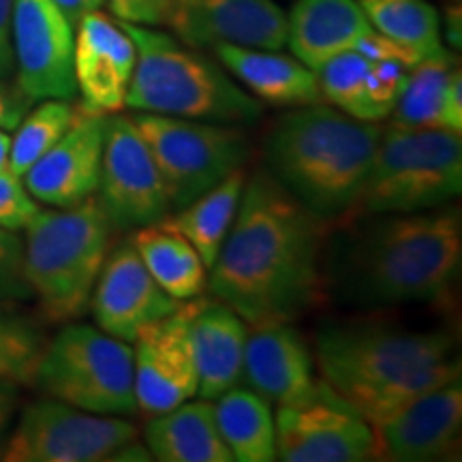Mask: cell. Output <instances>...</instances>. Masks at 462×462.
<instances>
[{"mask_svg":"<svg viewBox=\"0 0 462 462\" xmlns=\"http://www.w3.org/2000/svg\"><path fill=\"white\" fill-rule=\"evenodd\" d=\"M45 343L48 340L32 321L0 309V381L31 385Z\"/></svg>","mask_w":462,"mask_h":462,"instance_id":"32","label":"cell"},{"mask_svg":"<svg viewBox=\"0 0 462 462\" xmlns=\"http://www.w3.org/2000/svg\"><path fill=\"white\" fill-rule=\"evenodd\" d=\"M246 178V167H240V170L231 171L227 178H223L217 187L189 201L187 206L167 212L159 221L161 227L176 231L182 238H187L190 246L199 253L208 270L212 268L225 238H227L231 223L238 212Z\"/></svg>","mask_w":462,"mask_h":462,"instance_id":"26","label":"cell"},{"mask_svg":"<svg viewBox=\"0 0 462 462\" xmlns=\"http://www.w3.org/2000/svg\"><path fill=\"white\" fill-rule=\"evenodd\" d=\"M131 118L157 163L171 210L246 167L251 143L240 126L140 112Z\"/></svg>","mask_w":462,"mask_h":462,"instance_id":"9","label":"cell"},{"mask_svg":"<svg viewBox=\"0 0 462 462\" xmlns=\"http://www.w3.org/2000/svg\"><path fill=\"white\" fill-rule=\"evenodd\" d=\"M106 123V114L78 106V114L65 135L22 176L28 193L39 204L71 208L97 193Z\"/></svg>","mask_w":462,"mask_h":462,"instance_id":"19","label":"cell"},{"mask_svg":"<svg viewBox=\"0 0 462 462\" xmlns=\"http://www.w3.org/2000/svg\"><path fill=\"white\" fill-rule=\"evenodd\" d=\"M39 210L42 208L28 193L20 176H15L9 167L0 170V229H26Z\"/></svg>","mask_w":462,"mask_h":462,"instance_id":"34","label":"cell"},{"mask_svg":"<svg viewBox=\"0 0 462 462\" xmlns=\"http://www.w3.org/2000/svg\"><path fill=\"white\" fill-rule=\"evenodd\" d=\"M374 31L413 51L420 60L446 56L441 17L429 0H357Z\"/></svg>","mask_w":462,"mask_h":462,"instance_id":"29","label":"cell"},{"mask_svg":"<svg viewBox=\"0 0 462 462\" xmlns=\"http://www.w3.org/2000/svg\"><path fill=\"white\" fill-rule=\"evenodd\" d=\"M215 415L225 446L236 462L276 460V429L270 402L246 388H231L217 398Z\"/></svg>","mask_w":462,"mask_h":462,"instance_id":"28","label":"cell"},{"mask_svg":"<svg viewBox=\"0 0 462 462\" xmlns=\"http://www.w3.org/2000/svg\"><path fill=\"white\" fill-rule=\"evenodd\" d=\"M75 28L73 71L82 97L79 106L106 116L123 112L135 69V43L125 26L101 9L84 15Z\"/></svg>","mask_w":462,"mask_h":462,"instance_id":"20","label":"cell"},{"mask_svg":"<svg viewBox=\"0 0 462 462\" xmlns=\"http://www.w3.org/2000/svg\"><path fill=\"white\" fill-rule=\"evenodd\" d=\"M354 51L362 54L364 58H368V60H394L409 69H413L421 62L413 51H409L407 48H402V45L392 42V39L383 37V34L374 31V28L368 34H364L360 43L354 48Z\"/></svg>","mask_w":462,"mask_h":462,"instance_id":"35","label":"cell"},{"mask_svg":"<svg viewBox=\"0 0 462 462\" xmlns=\"http://www.w3.org/2000/svg\"><path fill=\"white\" fill-rule=\"evenodd\" d=\"M462 259L458 208L373 215L326 240V296L360 309L448 302Z\"/></svg>","mask_w":462,"mask_h":462,"instance_id":"2","label":"cell"},{"mask_svg":"<svg viewBox=\"0 0 462 462\" xmlns=\"http://www.w3.org/2000/svg\"><path fill=\"white\" fill-rule=\"evenodd\" d=\"M326 388L374 426L404 404L460 379L454 338L381 321L330 323L315 337Z\"/></svg>","mask_w":462,"mask_h":462,"instance_id":"3","label":"cell"},{"mask_svg":"<svg viewBox=\"0 0 462 462\" xmlns=\"http://www.w3.org/2000/svg\"><path fill=\"white\" fill-rule=\"evenodd\" d=\"M390 116L401 126L462 133V75L452 51L409 69L407 86Z\"/></svg>","mask_w":462,"mask_h":462,"instance_id":"25","label":"cell"},{"mask_svg":"<svg viewBox=\"0 0 462 462\" xmlns=\"http://www.w3.org/2000/svg\"><path fill=\"white\" fill-rule=\"evenodd\" d=\"M180 304L152 279L131 238L114 251L109 248L90 298L97 328L133 343L143 328L171 315Z\"/></svg>","mask_w":462,"mask_h":462,"instance_id":"16","label":"cell"},{"mask_svg":"<svg viewBox=\"0 0 462 462\" xmlns=\"http://www.w3.org/2000/svg\"><path fill=\"white\" fill-rule=\"evenodd\" d=\"M51 3L67 15V20L71 22L75 28L84 15H88L90 11L101 9L103 5H106V0H51Z\"/></svg>","mask_w":462,"mask_h":462,"instance_id":"40","label":"cell"},{"mask_svg":"<svg viewBox=\"0 0 462 462\" xmlns=\"http://www.w3.org/2000/svg\"><path fill=\"white\" fill-rule=\"evenodd\" d=\"M114 227L95 195L71 208L39 210L24 238V274L50 321L79 319L112 248Z\"/></svg>","mask_w":462,"mask_h":462,"instance_id":"6","label":"cell"},{"mask_svg":"<svg viewBox=\"0 0 462 462\" xmlns=\"http://www.w3.org/2000/svg\"><path fill=\"white\" fill-rule=\"evenodd\" d=\"M11 20H14V0H0V79L9 78L15 69Z\"/></svg>","mask_w":462,"mask_h":462,"instance_id":"38","label":"cell"},{"mask_svg":"<svg viewBox=\"0 0 462 462\" xmlns=\"http://www.w3.org/2000/svg\"><path fill=\"white\" fill-rule=\"evenodd\" d=\"M32 101L15 86L5 84L0 79V129H15L22 123Z\"/></svg>","mask_w":462,"mask_h":462,"instance_id":"37","label":"cell"},{"mask_svg":"<svg viewBox=\"0 0 462 462\" xmlns=\"http://www.w3.org/2000/svg\"><path fill=\"white\" fill-rule=\"evenodd\" d=\"M9 148H11V137L5 129H0V170L9 167Z\"/></svg>","mask_w":462,"mask_h":462,"instance_id":"41","label":"cell"},{"mask_svg":"<svg viewBox=\"0 0 462 462\" xmlns=\"http://www.w3.org/2000/svg\"><path fill=\"white\" fill-rule=\"evenodd\" d=\"M78 107L65 99H43L32 112H26L11 137L9 170L15 176H24L71 126Z\"/></svg>","mask_w":462,"mask_h":462,"instance_id":"31","label":"cell"},{"mask_svg":"<svg viewBox=\"0 0 462 462\" xmlns=\"http://www.w3.org/2000/svg\"><path fill=\"white\" fill-rule=\"evenodd\" d=\"M146 452L137 446V429L125 418L82 411L42 398L26 404L3 448L5 462H101Z\"/></svg>","mask_w":462,"mask_h":462,"instance_id":"10","label":"cell"},{"mask_svg":"<svg viewBox=\"0 0 462 462\" xmlns=\"http://www.w3.org/2000/svg\"><path fill=\"white\" fill-rule=\"evenodd\" d=\"M75 28L51 0H14L11 45L17 88L34 101L78 95L73 71Z\"/></svg>","mask_w":462,"mask_h":462,"instance_id":"12","label":"cell"},{"mask_svg":"<svg viewBox=\"0 0 462 462\" xmlns=\"http://www.w3.org/2000/svg\"><path fill=\"white\" fill-rule=\"evenodd\" d=\"M193 300L143 328L131 343L137 409L150 418L198 398L199 377L190 340Z\"/></svg>","mask_w":462,"mask_h":462,"instance_id":"13","label":"cell"},{"mask_svg":"<svg viewBox=\"0 0 462 462\" xmlns=\"http://www.w3.org/2000/svg\"><path fill=\"white\" fill-rule=\"evenodd\" d=\"M20 385L11 381H0V446H3L5 435L11 429V421L15 418L17 402H20Z\"/></svg>","mask_w":462,"mask_h":462,"instance_id":"39","label":"cell"},{"mask_svg":"<svg viewBox=\"0 0 462 462\" xmlns=\"http://www.w3.org/2000/svg\"><path fill=\"white\" fill-rule=\"evenodd\" d=\"M321 99L364 123H381L371 90V60L357 51H345L315 69Z\"/></svg>","mask_w":462,"mask_h":462,"instance_id":"30","label":"cell"},{"mask_svg":"<svg viewBox=\"0 0 462 462\" xmlns=\"http://www.w3.org/2000/svg\"><path fill=\"white\" fill-rule=\"evenodd\" d=\"M135 43V69L125 107L204 123L242 125L262 118L263 103L221 67L171 34L120 22Z\"/></svg>","mask_w":462,"mask_h":462,"instance_id":"5","label":"cell"},{"mask_svg":"<svg viewBox=\"0 0 462 462\" xmlns=\"http://www.w3.org/2000/svg\"><path fill=\"white\" fill-rule=\"evenodd\" d=\"M218 62L251 90L257 101L276 107H300L323 103L313 69L298 58L276 54L274 50L215 45Z\"/></svg>","mask_w":462,"mask_h":462,"instance_id":"23","label":"cell"},{"mask_svg":"<svg viewBox=\"0 0 462 462\" xmlns=\"http://www.w3.org/2000/svg\"><path fill=\"white\" fill-rule=\"evenodd\" d=\"M248 326L221 300H193L190 340L198 364V396L217 401L245 379V349Z\"/></svg>","mask_w":462,"mask_h":462,"instance_id":"21","label":"cell"},{"mask_svg":"<svg viewBox=\"0 0 462 462\" xmlns=\"http://www.w3.org/2000/svg\"><path fill=\"white\" fill-rule=\"evenodd\" d=\"M245 379L253 392L279 407H300L330 394L315 374V356L291 323L248 328Z\"/></svg>","mask_w":462,"mask_h":462,"instance_id":"18","label":"cell"},{"mask_svg":"<svg viewBox=\"0 0 462 462\" xmlns=\"http://www.w3.org/2000/svg\"><path fill=\"white\" fill-rule=\"evenodd\" d=\"M371 31L357 0H296L287 15V45L313 71L354 50Z\"/></svg>","mask_w":462,"mask_h":462,"instance_id":"22","label":"cell"},{"mask_svg":"<svg viewBox=\"0 0 462 462\" xmlns=\"http://www.w3.org/2000/svg\"><path fill=\"white\" fill-rule=\"evenodd\" d=\"M118 22L140 26H159L163 22L165 0H106Z\"/></svg>","mask_w":462,"mask_h":462,"instance_id":"36","label":"cell"},{"mask_svg":"<svg viewBox=\"0 0 462 462\" xmlns=\"http://www.w3.org/2000/svg\"><path fill=\"white\" fill-rule=\"evenodd\" d=\"M31 298L32 291L24 274V240L17 231L0 229V304Z\"/></svg>","mask_w":462,"mask_h":462,"instance_id":"33","label":"cell"},{"mask_svg":"<svg viewBox=\"0 0 462 462\" xmlns=\"http://www.w3.org/2000/svg\"><path fill=\"white\" fill-rule=\"evenodd\" d=\"M131 242L152 279L171 298L187 302L204 293L208 287V268L201 262L199 253L180 234L154 223L133 231Z\"/></svg>","mask_w":462,"mask_h":462,"instance_id":"27","label":"cell"},{"mask_svg":"<svg viewBox=\"0 0 462 462\" xmlns=\"http://www.w3.org/2000/svg\"><path fill=\"white\" fill-rule=\"evenodd\" d=\"M161 24L193 50L231 43L279 51L287 45V15L274 0H165Z\"/></svg>","mask_w":462,"mask_h":462,"instance_id":"15","label":"cell"},{"mask_svg":"<svg viewBox=\"0 0 462 462\" xmlns=\"http://www.w3.org/2000/svg\"><path fill=\"white\" fill-rule=\"evenodd\" d=\"M97 201L120 231L154 225L171 212L163 178L131 116H107Z\"/></svg>","mask_w":462,"mask_h":462,"instance_id":"11","label":"cell"},{"mask_svg":"<svg viewBox=\"0 0 462 462\" xmlns=\"http://www.w3.org/2000/svg\"><path fill=\"white\" fill-rule=\"evenodd\" d=\"M462 190L458 131L418 129L392 123L381 131L374 159L351 218L432 210Z\"/></svg>","mask_w":462,"mask_h":462,"instance_id":"7","label":"cell"},{"mask_svg":"<svg viewBox=\"0 0 462 462\" xmlns=\"http://www.w3.org/2000/svg\"><path fill=\"white\" fill-rule=\"evenodd\" d=\"M330 225L268 171L246 178L208 289L248 328L291 323L326 300L323 251Z\"/></svg>","mask_w":462,"mask_h":462,"instance_id":"1","label":"cell"},{"mask_svg":"<svg viewBox=\"0 0 462 462\" xmlns=\"http://www.w3.org/2000/svg\"><path fill=\"white\" fill-rule=\"evenodd\" d=\"M32 383L82 411L116 418L140 411L131 343L86 323H67L45 343Z\"/></svg>","mask_w":462,"mask_h":462,"instance_id":"8","label":"cell"},{"mask_svg":"<svg viewBox=\"0 0 462 462\" xmlns=\"http://www.w3.org/2000/svg\"><path fill=\"white\" fill-rule=\"evenodd\" d=\"M460 379L426 392L373 426L377 458L396 462L454 460L460 454Z\"/></svg>","mask_w":462,"mask_h":462,"instance_id":"17","label":"cell"},{"mask_svg":"<svg viewBox=\"0 0 462 462\" xmlns=\"http://www.w3.org/2000/svg\"><path fill=\"white\" fill-rule=\"evenodd\" d=\"M150 458L159 462H231L217 426L215 402L199 398L152 415L143 430Z\"/></svg>","mask_w":462,"mask_h":462,"instance_id":"24","label":"cell"},{"mask_svg":"<svg viewBox=\"0 0 462 462\" xmlns=\"http://www.w3.org/2000/svg\"><path fill=\"white\" fill-rule=\"evenodd\" d=\"M274 429L276 460L364 462L377 458L373 426L332 392L300 407H279Z\"/></svg>","mask_w":462,"mask_h":462,"instance_id":"14","label":"cell"},{"mask_svg":"<svg viewBox=\"0 0 462 462\" xmlns=\"http://www.w3.org/2000/svg\"><path fill=\"white\" fill-rule=\"evenodd\" d=\"M381 131L323 103L293 107L265 137V171L332 227L349 221Z\"/></svg>","mask_w":462,"mask_h":462,"instance_id":"4","label":"cell"}]
</instances>
